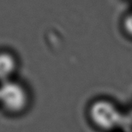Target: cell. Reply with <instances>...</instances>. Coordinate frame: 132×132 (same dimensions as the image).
Masks as SVG:
<instances>
[{
	"label": "cell",
	"instance_id": "1",
	"mask_svg": "<svg viewBox=\"0 0 132 132\" xmlns=\"http://www.w3.org/2000/svg\"><path fill=\"white\" fill-rule=\"evenodd\" d=\"M30 103V93L22 82L12 79L0 86V108L6 114L21 115L27 110Z\"/></svg>",
	"mask_w": 132,
	"mask_h": 132
},
{
	"label": "cell",
	"instance_id": "2",
	"mask_svg": "<svg viewBox=\"0 0 132 132\" xmlns=\"http://www.w3.org/2000/svg\"><path fill=\"white\" fill-rule=\"evenodd\" d=\"M90 117L93 123L100 129L110 130L119 123L120 113L116 106L112 103L100 100L92 105Z\"/></svg>",
	"mask_w": 132,
	"mask_h": 132
},
{
	"label": "cell",
	"instance_id": "3",
	"mask_svg": "<svg viewBox=\"0 0 132 132\" xmlns=\"http://www.w3.org/2000/svg\"><path fill=\"white\" fill-rule=\"evenodd\" d=\"M19 68L18 59L9 51H0V81L3 82L13 79Z\"/></svg>",
	"mask_w": 132,
	"mask_h": 132
},
{
	"label": "cell",
	"instance_id": "4",
	"mask_svg": "<svg viewBox=\"0 0 132 132\" xmlns=\"http://www.w3.org/2000/svg\"><path fill=\"white\" fill-rule=\"evenodd\" d=\"M123 26L125 32L130 37H132V10L124 17Z\"/></svg>",
	"mask_w": 132,
	"mask_h": 132
}]
</instances>
